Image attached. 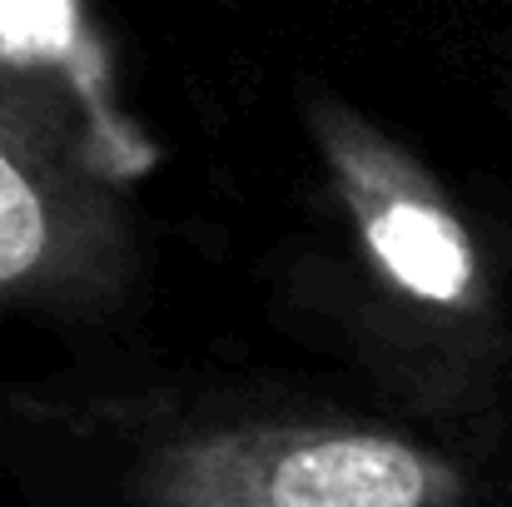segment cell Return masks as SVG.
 I'll return each mask as SVG.
<instances>
[{"label":"cell","mask_w":512,"mask_h":507,"mask_svg":"<svg viewBox=\"0 0 512 507\" xmlns=\"http://www.w3.org/2000/svg\"><path fill=\"white\" fill-rule=\"evenodd\" d=\"M125 189L55 90L0 75V324L105 319L135 294Z\"/></svg>","instance_id":"cell-1"},{"label":"cell","mask_w":512,"mask_h":507,"mask_svg":"<svg viewBox=\"0 0 512 507\" xmlns=\"http://www.w3.org/2000/svg\"><path fill=\"white\" fill-rule=\"evenodd\" d=\"M135 493L145 507H463L468 478L393 428L234 418L165 438Z\"/></svg>","instance_id":"cell-2"},{"label":"cell","mask_w":512,"mask_h":507,"mask_svg":"<svg viewBox=\"0 0 512 507\" xmlns=\"http://www.w3.org/2000/svg\"><path fill=\"white\" fill-rule=\"evenodd\" d=\"M304 125L388 309L433 334L488 329L498 319V289L478 229L433 165L329 90L309 95Z\"/></svg>","instance_id":"cell-3"},{"label":"cell","mask_w":512,"mask_h":507,"mask_svg":"<svg viewBox=\"0 0 512 507\" xmlns=\"http://www.w3.org/2000/svg\"><path fill=\"white\" fill-rule=\"evenodd\" d=\"M0 75L55 90L120 184H140L160 165V145L125 105L95 0H0Z\"/></svg>","instance_id":"cell-4"}]
</instances>
